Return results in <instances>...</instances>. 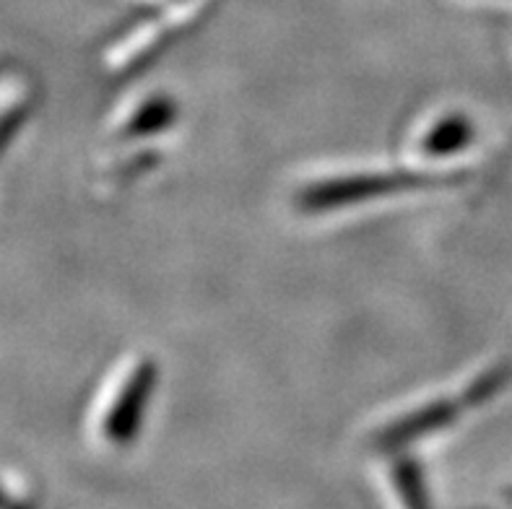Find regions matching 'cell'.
<instances>
[{"mask_svg":"<svg viewBox=\"0 0 512 509\" xmlns=\"http://www.w3.org/2000/svg\"><path fill=\"white\" fill-rule=\"evenodd\" d=\"M393 484H396L398 497H401L403 507L406 509H429L424 502L422 491V478L416 473V468L411 463H398L393 468Z\"/></svg>","mask_w":512,"mask_h":509,"instance_id":"cell-5","label":"cell"},{"mask_svg":"<svg viewBox=\"0 0 512 509\" xmlns=\"http://www.w3.org/2000/svg\"><path fill=\"white\" fill-rule=\"evenodd\" d=\"M175 120V104L169 99L154 97L146 104H141L133 115L128 117V123L123 125L125 136H146V133H156V130L167 128Z\"/></svg>","mask_w":512,"mask_h":509,"instance_id":"cell-4","label":"cell"},{"mask_svg":"<svg viewBox=\"0 0 512 509\" xmlns=\"http://www.w3.org/2000/svg\"><path fill=\"white\" fill-rule=\"evenodd\" d=\"M156 377H159V369L154 367V361L141 359L120 380L117 393L107 403V411H104L102 424H99L102 426V437L107 442L125 445V442L136 437L151 393H154Z\"/></svg>","mask_w":512,"mask_h":509,"instance_id":"cell-2","label":"cell"},{"mask_svg":"<svg viewBox=\"0 0 512 509\" xmlns=\"http://www.w3.org/2000/svg\"><path fill=\"white\" fill-rule=\"evenodd\" d=\"M468 143H471V123L463 115H448L427 130V136L422 138V151L437 159L466 149Z\"/></svg>","mask_w":512,"mask_h":509,"instance_id":"cell-3","label":"cell"},{"mask_svg":"<svg viewBox=\"0 0 512 509\" xmlns=\"http://www.w3.org/2000/svg\"><path fill=\"white\" fill-rule=\"evenodd\" d=\"M442 177L419 172H375V174H354L344 180L320 182V185L307 187L299 195V206L307 211H331V208L354 206L362 200L377 198V195L401 193V190H414V187L435 185Z\"/></svg>","mask_w":512,"mask_h":509,"instance_id":"cell-1","label":"cell"}]
</instances>
